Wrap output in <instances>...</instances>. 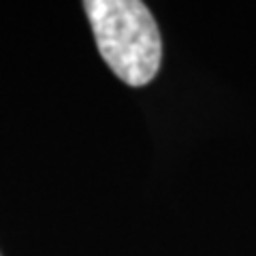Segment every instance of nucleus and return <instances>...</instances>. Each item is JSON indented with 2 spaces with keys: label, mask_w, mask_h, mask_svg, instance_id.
Here are the masks:
<instances>
[{
  "label": "nucleus",
  "mask_w": 256,
  "mask_h": 256,
  "mask_svg": "<svg viewBox=\"0 0 256 256\" xmlns=\"http://www.w3.org/2000/svg\"><path fill=\"white\" fill-rule=\"evenodd\" d=\"M86 15L102 60L132 88L148 86L162 62L156 20L141 0H86Z\"/></svg>",
  "instance_id": "nucleus-1"
}]
</instances>
